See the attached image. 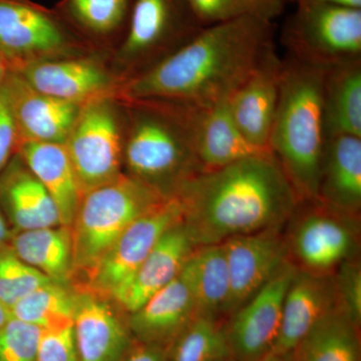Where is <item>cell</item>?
Instances as JSON below:
<instances>
[{"label": "cell", "instance_id": "4", "mask_svg": "<svg viewBox=\"0 0 361 361\" xmlns=\"http://www.w3.org/2000/svg\"><path fill=\"white\" fill-rule=\"evenodd\" d=\"M169 197L130 175L82 195L71 223L73 270L85 276L137 218Z\"/></svg>", "mask_w": 361, "mask_h": 361}, {"label": "cell", "instance_id": "12", "mask_svg": "<svg viewBox=\"0 0 361 361\" xmlns=\"http://www.w3.org/2000/svg\"><path fill=\"white\" fill-rule=\"evenodd\" d=\"M283 227L228 239L223 244L230 277L225 316L246 303L274 276L289 258Z\"/></svg>", "mask_w": 361, "mask_h": 361}, {"label": "cell", "instance_id": "36", "mask_svg": "<svg viewBox=\"0 0 361 361\" xmlns=\"http://www.w3.org/2000/svg\"><path fill=\"white\" fill-rule=\"evenodd\" d=\"M37 361H80L73 324L42 330Z\"/></svg>", "mask_w": 361, "mask_h": 361}, {"label": "cell", "instance_id": "17", "mask_svg": "<svg viewBox=\"0 0 361 361\" xmlns=\"http://www.w3.org/2000/svg\"><path fill=\"white\" fill-rule=\"evenodd\" d=\"M108 299L87 288L75 290L73 329L80 361H120L135 339Z\"/></svg>", "mask_w": 361, "mask_h": 361}, {"label": "cell", "instance_id": "19", "mask_svg": "<svg viewBox=\"0 0 361 361\" xmlns=\"http://www.w3.org/2000/svg\"><path fill=\"white\" fill-rule=\"evenodd\" d=\"M336 307L332 274L296 268L285 294L281 324L272 351L293 350L316 323Z\"/></svg>", "mask_w": 361, "mask_h": 361}, {"label": "cell", "instance_id": "7", "mask_svg": "<svg viewBox=\"0 0 361 361\" xmlns=\"http://www.w3.org/2000/svg\"><path fill=\"white\" fill-rule=\"evenodd\" d=\"M357 219L319 200L299 202L288 221L289 258L297 268L331 275L342 263L357 257Z\"/></svg>", "mask_w": 361, "mask_h": 361}, {"label": "cell", "instance_id": "45", "mask_svg": "<svg viewBox=\"0 0 361 361\" xmlns=\"http://www.w3.org/2000/svg\"><path fill=\"white\" fill-rule=\"evenodd\" d=\"M286 1H288V0H286Z\"/></svg>", "mask_w": 361, "mask_h": 361}, {"label": "cell", "instance_id": "28", "mask_svg": "<svg viewBox=\"0 0 361 361\" xmlns=\"http://www.w3.org/2000/svg\"><path fill=\"white\" fill-rule=\"evenodd\" d=\"M292 353L295 361H360V326L334 308L306 334Z\"/></svg>", "mask_w": 361, "mask_h": 361}, {"label": "cell", "instance_id": "27", "mask_svg": "<svg viewBox=\"0 0 361 361\" xmlns=\"http://www.w3.org/2000/svg\"><path fill=\"white\" fill-rule=\"evenodd\" d=\"M180 274L192 292L199 315L225 316L230 277L223 244L195 247Z\"/></svg>", "mask_w": 361, "mask_h": 361}, {"label": "cell", "instance_id": "10", "mask_svg": "<svg viewBox=\"0 0 361 361\" xmlns=\"http://www.w3.org/2000/svg\"><path fill=\"white\" fill-rule=\"evenodd\" d=\"M203 28L187 0H135L122 56L149 70Z\"/></svg>", "mask_w": 361, "mask_h": 361}, {"label": "cell", "instance_id": "14", "mask_svg": "<svg viewBox=\"0 0 361 361\" xmlns=\"http://www.w3.org/2000/svg\"><path fill=\"white\" fill-rule=\"evenodd\" d=\"M63 28L27 0H0V54L11 68L66 49Z\"/></svg>", "mask_w": 361, "mask_h": 361}, {"label": "cell", "instance_id": "11", "mask_svg": "<svg viewBox=\"0 0 361 361\" xmlns=\"http://www.w3.org/2000/svg\"><path fill=\"white\" fill-rule=\"evenodd\" d=\"M291 260L228 316L225 332L235 361H258L272 351L281 324L285 294L295 273Z\"/></svg>", "mask_w": 361, "mask_h": 361}, {"label": "cell", "instance_id": "29", "mask_svg": "<svg viewBox=\"0 0 361 361\" xmlns=\"http://www.w3.org/2000/svg\"><path fill=\"white\" fill-rule=\"evenodd\" d=\"M9 312L11 317L42 330L73 324L75 291L68 285L51 281L23 297Z\"/></svg>", "mask_w": 361, "mask_h": 361}, {"label": "cell", "instance_id": "20", "mask_svg": "<svg viewBox=\"0 0 361 361\" xmlns=\"http://www.w3.org/2000/svg\"><path fill=\"white\" fill-rule=\"evenodd\" d=\"M198 315L192 292L179 273L130 313L127 324L135 341L168 348Z\"/></svg>", "mask_w": 361, "mask_h": 361}, {"label": "cell", "instance_id": "1", "mask_svg": "<svg viewBox=\"0 0 361 361\" xmlns=\"http://www.w3.org/2000/svg\"><path fill=\"white\" fill-rule=\"evenodd\" d=\"M272 49V21L243 18L207 26L160 63L130 78L123 96L133 103H219Z\"/></svg>", "mask_w": 361, "mask_h": 361}, {"label": "cell", "instance_id": "31", "mask_svg": "<svg viewBox=\"0 0 361 361\" xmlns=\"http://www.w3.org/2000/svg\"><path fill=\"white\" fill-rule=\"evenodd\" d=\"M203 27L243 18L273 21L283 11L286 0H187Z\"/></svg>", "mask_w": 361, "mask_h": 361}, {"label": "cell", "instance_id": "13", "mask_svg": "<svg viewBox=\"0 0 361 361\" xmlns=\"http://www.w3.org/2000/svg\"><path fill=\"white\" fill-rule=\"evenodd\" d=\"M159 104L170 111L186 130L203 171L264 153L251 146L240 133L230 111L229 99L207 106Z\"/></svg>", "mask_w": 361, "mask_h": 361}, {"label": "cell", "instance_id": "24", "mask_svg": "<svg viewBox=\"0 0 361 361\" xmlns=\"http://www.w3.org/2000/svg\"><path fill=\"white\" fill-rule=\"evenodd\" d=\"M18 154L51 197L61 225L71 227L82 193L65 145L23 141Z\"/></svg>", "mask_w": 361, "mask_h": 361}, {"label": "cell", "instance_id": "43", "mask_svg": "<svg viewBox=\"0 0 361 361\" xmlns=\"http://www.w3.org/2000/svg\"><path fill=\"white\" fill-rule=\"evenodd\" d=\"M11 315L8 308L0 301V329L6 324L7 322L11 319Z\"/></svg>", "mask_w": 361, "mask_h": 361}, {"label": "cell", "instance_id": "9", "mask_svg": "<svg viewBox=\"0 0 361 361\" xmlns=\"http://www.w3.org/2000/svg\"><path fill=\"white\" fill-rule=\"evenodd\" d=\"M182 221L177 197L164 199L121 235L90 273L85 288L116 302L161 237Z\"/></svg>", "mask_w": 361, "mask_h": 361}, {"label": "cell", "instance_id": "30", "mask_svg": "<svg viewBox=\"0 0 361 361\" xmlns=\"http://www.w3.org/2000/svg\"><path fill=\"white\" fill-rule=\"evenodd\" d=\"M168 361H225L232 358L221 318L198 315L167 348Z\"/></svg>", "mask_w": 361, "mask_h": 361}, {"label": "cell", "instance_id": "38", "mask_svg": "<svg viewBox=\"0 0 361 361\" xmlns=\"http://www.w3.org/2000/svg\"><path fill=\"white\" fill-rule=\"evenodd\" d=\"M120 361H168L167 348L135 341Z\"/></svg>", "mask_w": 361, "mask_h": 361}, {"label": "cell", "instance_id": "22", "mask_svg": "<svg viewBox=\"0 0 361 361\" xmlns=\"http://www.w3.org/2000/svg\"><path fill=\"white\" fill-rule=\"evenodd\" d=\"M318 200L339 212L360 217L361 137L336 135L325 139Z\"/></svg>", "mask_w": 361, "mask_h": 361}, {"label": "cell", "instance_id": "32", "mask_svg": "<svg viewBox=\"0 0 361 361\" xmlns=\"http://www.w3.org/2000/svg\"><path fill=\"white\" fill-rule=\"evenodd\" d=\"M51 280L26 264L9 246L0 250V301L8 310Z\"/></svg>", "mask_w": 361, "mask_h": 361}, {"label": "cell", "instance_id": "6", "mask_svg": "<svg viewBox=\"0 0 361 361\" xmlns=\"http://www.w3.org/2000/svg\"><path fill=\"white\" fill-rule=\"evenodd\" d=\"M282 42L288 56L323 71L361 61V8L299 4Z\"/></svg>", "mask_w": 361, "mask_h": 361}, {"label": "cell", "instance_id": "41", "mask_svg": "<svg viewBox=\"0 0 361 361\" xmlns=\"http://www.w3.org/2000/svg\"><path fill=\"white\" fill-rule=\"evenodd\" d=\"M258 361H295L294 360L293 353L291 351L288 353H274L270 351L268 355L263 356L261 360Z\"/></svg>", "mask_w": 361, "mask_h": 361}, {"label": "cell", "instance_id": "33", "mask_svg": "<svg viewBox=\"0 0 361 361\" xmlns=\"http://www.w3.org/2000/svg\"><path fill=\"white\" fill-rule=\"evenodd\" d=\"M130 0H66L71 18L87 32L108 35L122 25Z\"/></svg>", "mask_w": 361, "mask_h": 361}, {"label": "cell", "instance_id": "8", "mask_svg": "<svg viewBox=\"0 0 361 361\" xmlns=\"http://www.w3.org/2000/svg\"><path fill=\"white\" fill-rule=\"evenodd\" d=\"M118 120L106 97L80 108L63 145L82 195L122 174L123 145Z\"/></svg>", "mask_w": 361, "mask_h": 361}, {"label": "cell", "instance_id": "37", "mask_svg": "<svg viewBox=\"0 0 361 361\" xmlns=\"http://www.w3.org/2000/svg\"><path fill=\"white\" fill-rule=\"evenodd\" d=\"M18 145L20 135L2 87L0 90V172L11 160L14 152H18Z\"/></svg>", "mask_w": 361, "mask_h": 361}, {"label": "cell", "instance_id": "16", "mask_svg": "<svg viewBox=\"0 0 361 361\" xmlns=\"http://www.w3.org/2000/svg\"><path fill=\"white\" fill-rule=\"evenodd\" d=\"M20 142L65 144L82 106L61 101L33 89L16 71H11L4 85Z\"/></svg>", "mask_w": 361, "mask_h": 361}, {"label": "cell", "instance_id": "44", "mask_svg": "<svg viewBox=\"0 0 361 361\" xmlns=\"http://www.w3.org/2000/svg\"><path fill=\"white\" fill-rule=\"evenodd\" d=\"M225 361H235V360H233V358H230V360H225Z\"/></svg>", "mask_w": 361, "mask_h": 361}, {"label": "cell", "instance_id": "21", "mask_svg": "<svg viewBox=\"0 0 361 361\" xmlns=\"http://www.w3.org/2000/svg\"><path fill=\"white\" fill-rule=\"evenodd\" d=\"M0 208L13 231L56 227V204L18 154L0 172Z\"/></svg>", "mask_w": 361, "mask_h": 361}, {"label": "cell", "instance_id": "39", "mask_svg": "<svg viewBox=\"0 0 361 361\" xmlns=\"http://www.w3.org/2000/svg\"><path fill=\"white\" fill-rule=\"evenodd\" d=\"M299 4H325V6H336L350 7V8H361V0H290Z\"/></svg>", "mask_w": 361, "mask_h": 361}, {"label": "cell", "instance_id": "40", "mask_svg": "<svg viewBox=\"0 0 361 361\" xmlns=\"http://www.w3.org/2000/svg\"><path fill=\"white\" fill-rule=\"evenodd\" d=\"M13 234V229L9 225L8 221L0 208V250L4 247L8 246Z\"/></svg>", "mask_w": 361, "mask_h": 361}, {"label": "cell", "instance_id": "15", "mask_svg": "<svg viewBox=\"0 0 361 361\" xmlns=\"http://www.w3.org/2000/svg\"><path fill=\"white\" fill-rule=\"evenodd\" d=\"M282 59L274 47L229 97L230 111L240 133L260 151L270 152L268 142L279 101Z\"/></svg>", "mask_w": 361, "mask_h": 361}, {"label": "cell", "instance_id": "42", "mask_svg": "<svg viewBox=\"0 0 361 361\" xmlns=\"http://www.w3.org/2000/svg\"><path fill=\"white\" fill-rule=\"evenodd\" d=\"M11 68L6 58L0 54V90L6 82L7 75L11 73Z\"/></svg>", "mask_w": 361, "mask_h": 361}, {"label": "cell", "instance_id": "25", "mask_svg": "<svg viewBox=\"0 0 361 361\" xmlns=\"http://www.w3.org/2000/svg\"><path fill=\"white\" fill-rule=\"evenodd\" d=\"M322 104L325 139L361 137V61L323 71Z\"/></svg>", "mask_w": 361, "mask_h": 361}, {"label": "cell", "instance_id": "5", "mask_svg": "<svg viewBox=\"0 0 361 361\" xmlns=\"http://www.w3.org/2000/svg\"><path fill=\"white\" fill-rule=\"evenodd\" d=\"M134 116L123 144V161L130 176L173 197L202 169L189 135L170 111L156 104L135 103Z\"/></svg>", "mask_w": 361, "mask_h": 361}, {"label": "cell", "instance_id": "3", "mask_svg": "<svg viewBox=\"0 0 361 361\" xmlns=\"http://www.w3.org/2000/svg\"><path fill=\"white\" fill-rule=\"evenodd\" d=\"M323 71L287 56L282 59L279 101L268 149L290 182L299 202L318 200L325 135Z\"/></svg>", "mask_w": 361, "mask_h": 361}, {"label": "cell", "instance_id": "2", "mask_svg": "<svg viewBox=\"0 0 361 361\" xmlns=\"http://www.w3.org/2000/svg\"><path fill=\"white\" fill-rule=\"evenodd\" d=\"M175 196L195 247L283 227L299 204L293 187L270 152L199 173Z\"/></svg>", "mask_w": 361, "mask_h": 361}, {"label": "cell", "instance_id": "35", "mask_svg": "<svg viewBox=\"0 0 361 361\" xmlns=\"http://www.w3.org/2000/svg\"><path fill=\"white\" fill-rule=\"evenodd\" d=\"M336 307L360 327L361 266L357 257L345 261L332 273Z\"/></svg>", "mask_w": 361, "mask_h": 361}, {"label": "cell", "instance_id": "23", "mask_svg": "<svg viewBox=\"0 0 361 361\" xmlns=\"http://www.w3.org/2000/svg\"><path fill=\"white\" fill-rule=\"evenodd\" d=\"M195 245L182 222L171 227L149 252L116 304L130 314L179 275Z\"/></svg>", "mask_w": 361, "mask_h": 361}, {"label": "cell", "instance_id": "26", "mask_svg": "<svg viewBox=\"0 0 361 361\" xmlns=\"http://www.w3.org/2000/svg\"><path fill=\"white\" fill-rule=\"evenodd\" d=\"M8 246L14 253L52 282L70 285L75 276L71 227L13 231Z\"/></svg>", "mask_w": 361, "mask_h": 361}, {"label": "cell", "instance_id": "34", "mask_svg": "<svg viewBox=\"0 0 361 361\" xmlns=\"http://www.w3.org/2000/svg\"><path fill=\"white\" fill-rule=\"evenodd\" d=\"M42 332L11 317L0 329V361H37Z\"/></svg>", "mask_w": 361, "mask_h": 361}, {"label": "cell", "instance_id": "18", "mask_svg": "<svg viewBox=\"0 0 361 361\" xmlns=\"http://www.w3.org/2000/svg\"><path fill=\"white\" fill-rule=\"evenodd\" d=\"M11 70L42 94L80 106L106 97L111 85L109 73L90 59H37Z\"/></svg>", "mask_w": 361, "mask_h": 361}]
</instances>
